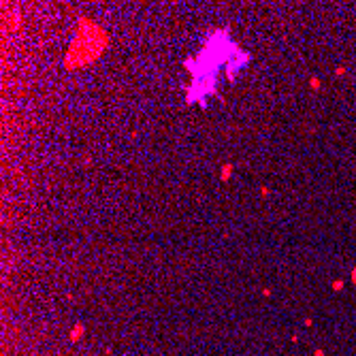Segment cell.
<instances>
[{"label": "cell", "instance_id": "obj_1", "mask_svg": "<svg viewBox=\"0 0 356 356\" xmlns=\"http://www.w3.org/2000/svg\"><path fill=\"white\" fill-rule=\"evenodd\" d=\"M232 171H235V164H232V162H224V164H222V169H220V179H222L224 183H226V181H230Z\"/></svg>", "mask_w": 356, "mask_h": 356}, {"label": "cell", "instance_id": "obj_2", "mask_svg": "<svg viewBox=\"0 0 356 356\" xmlns=\"http://www.w3.org/2000/svg\"><path fill=\"white\" fill-rule=\"evenodd\" d=\"M81 335H83V326H81V324H77V326H75V331H73V335H71V339H73V341H77Z\"/></svg>", "mask_w": 356, "mask_h": 356}, {"label": "cell", "instance_id": "obj_3", "mask_svg": "<svg viewBox=\"0 0 356 356\" xmlns=\"http://www.w3.org/2000/svg\"><path fill=\"white\" fill-rule=\"evenodd\" d=\"M309 86H312L313 90H318L320 88V79H318V77H312V79H309Z\"/></svg>", "mask_w": 356, "mask_h": 356}, {"label": "cell", "instance_id": "obj_4", "mask_svg": "<svg viewBox=\"0 0 356 356\" xmlns=\"http://www.w3.org/2000/svg\"><path fill=\"white\" fill-rule=\"evenodd\" d=\"M260 196H262V198H267V196H269V188H267V186H260Z\"/></svg>", "mask_w": 356, "mask_h": 356}, {"label": "cell", "instance_id": "obj_5", "mask_svg": "<svg viewBox=\"0 0 356 356\" xmlns=\"http://www.w3.org/2000/svg\"><path fill=\"white\" fill-rule=\"evenodd\" d=\"M354 281H356V271H354Z\"/></svg>", "mask_w": 356, "mask_h": 356}]
</instances>
